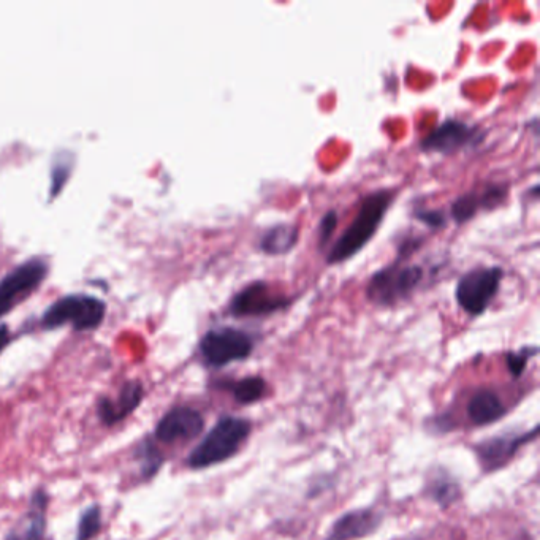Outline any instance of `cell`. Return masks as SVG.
<instances>
[{
	"label": "cell",
	"mask_w": 540,
	"mask_h": 540,
	"mask_svg": "<svg viewBox=\"0 0 540 540\" xmlns=\"http://www.w3.org/2000/svg\"><path fill=\"white\" fill-rule=\"evenodd\" d=\"M205 420L200 412L191 407H176L168 412L157 425L156 436L160 441H189L202 433Z\"/></svg>",
	"instance_id": "13"
},
{
	"label": "cell",
	"mask_w": 540,
	"mask_h": 540,
	"mask_svg": "<svg viewBox=\"0 0 540 540\" xmlns=\"http://www.w3.org/2000/svg\"><path fill=\"white\" fill-rule=\"evenodd\" d=\"M485 130L463 119L449 118L434 127L430 134L420 140L423 153H439L444 156L457 154L466 148H476L485 138Z\"/></svg>",
	"instance_id": "7"
},
{
	"label": "cell",
	"mask_w": 540,
	"mask_h": 540,
	"mask_svg": "<svg viewBox=\"0 0 540 540\" xmlns=\"http://www.w3.org/2000/svg\"><path fill=\"white\" fill-rule=\"evenodd\" d=\"M141 396H143V387L137 382H130L124 387L115 403L110 400H103L100 403L99 411L102 419L107 423L119 422L140 404Z\"/></svg>",
	"instance_id": "17"
},
{
	"label": "cell",
	"mask_w": 540,
	"mask_h": 540,
	"mask_svg": "<svg viewBox=\"0 0 540 540\" xmlns=\"http://www.w3.org/2000/svg\"><path fill=\"white\" fill-rule=\"evenodd\" d=\"M251 422L240 417H222L206 434L194 452L189 455V466L192 469H205L214 464L224 463L240 452L244 442L251 434Z\"/></svg>",
	"instance_id": "3"
},
{
	"label": "cell",
	"mask_w": 540,
	"mask_h": 540,
	"mask_svg": "<svg viewBox=\"0 0 540 540\" xmlns=\"http://www.w3.org/2000/svg\"><path fill=\"white\" fill-rule=\"evenodd\" d=\"M468 415L474 425H490L506 415V407L493 390L482 388L469 401Z\"/></svg>",
	"instance_id": "15"
},
{
	"label": "cell",
	"mask_w": 540,
	"mask_h": 540,
	"mask_svg": "<svg viewBox=\"0 0 540 540\" xmlns=\"http://www.w3.org/2000/svg\"><path fill=\"white\" fill-rule=\"evenodd\" d=\"M412 217L434 230L444 229L445 225H447V217H445L444 211L441 210H425V208H422V210L414 211Z\"/></svg>",
	"instance_id": "22"
},
{
	"label": "cell",
	"mask_w": 540,
	"mask_h": 540,
	"mask_svg": "<svg viewBox=\"0 0 540 540\" xmlns=\"http://www.w3.org/2000/svg\"><path fill=\"white\" fill-rule=\"evenodd\" d=\"M100 529V510L99 507H91L84 512L78 528L77 540H89L99 533Z\"/></svg>",
	"instance_id": "20"
},
{
	"label": "cell",
	"mask_w": 540,
	"mask_h": 540,
	"mask_svg": "<svg viewBox=\"0 0 540 540\" xmlns=\"http://www.w3.org/2000/svg\"><path fill=\"white\" fill-rule=\"evenodd\" d=\"M227 388L233 393L238 403L254 404L262 400V396L267 393V382L259 376L244 377Z\"/></svg>",
	"instance_id": "18"
},
{
	"label": "cell",
	"mask_w": 540,
	"mask_h": 540,
	"mask_svg": "<svg viewBox=\"0 0 540 540\" xmlns=\"http://www.w3.org/2000/svg\"><path fill=\"white\" fill-rule=\"evenodd\" d=\"M293 298L276 293L268 282L257 279L230 300L229 312L233 317H265L281 312L292 305Z\"/></svg>",
	"instance_id": "8"
},
{
	"label": "cell",
	"mask_w": 540,
	"mask_h": 540,
	"mask_svg": "<svg viewBox=\"0 0 540 540\" xmlns=\"http://www.w3.org/2000/svg\"><path fill=\"white\" fill-rule=\"evenodd\" d=\"M539 349L537 347H523L520 352H510L507 354V366L512 376L518 377L525 371L529 358L536 357Z\"/></svg>",
	"instance_id": "21"
},
{
	"label": "cell",
	"mask_w": 540,
	"mask_h": 540,
	"mask_svg": "<svg viewBox=\"0 0 540 540\" xmlns=\"http://www.w3.org/2000/svg\"><path fill=\"white\" fill-rule=\"evenodd\" d=\"M103 314L105 303L100 298L86 293H72L54 301L46 309L43 325L54 328L70 322L77 330H89L102 322Z\"/></svg>",
	"instance_id": "6"
},
{
	"label": "cell",
	"mask_w": 540,
	"mask_h": 540,
	"mask_svg": "<svg viewBox=\"0 0 540 540\" xmlns=\"http://www.w3.org/2000/svg\"><path fill=\"white\" fill-rule=\"evenodd\" d=\"M425 281V268L396 259L374 271L366 282L365 295L377 308H395L412 298Z\"/></svg>",
	"instance_id": "2"
},
{
	"label": "cell",
	"mask_w": 540,
	"mask_h": 540,
	"mask_svg": "<svg viewBox=\"0 0 540 540\" xmlns=\"http://www.w3.org/2000/svg\"><path fill=\"white\" fill-rule=\"evenodd\" d=\"M396 195H398L396 189L385 187L360 198L357 214L325 257L327 265L347 262L368 246L369 241L379 232V227L384 222L387 211L392 208Z\"/></svg>",
	"instance_id": "1"
},
{
	"label": "cell",
	"mask_w": 540,
	"mask_h": 540,
	"mask_svg": "<svg viewBox=\"0 0 540 540\" xmlns=\"http://www.w3.org/2000/svg\"><path fill=\"white\" fill-rule=\"evenodd\" d=\"M339 214L336 210L327 211L322 216L319 224V246L324 248L325 244L330 241L331 236L335 233L336 227H338Z\"/></svg>",
	"instance_id": "23"
},
{
	"label": "cell",
	"mask_w": 540,
	"mask_h": 540,
	"mask_svg": "<svg viewBox=\"0 0 540 540\" xmlns=\"http://www.w3.org/2000/svg\"><path fill=\"white\" fill-rule=\"evenodd\" d=\"M8 339H10V333H8L7 325H0V350L7 346Z\"/></svg>",
	"instance_id": "24"
},
{
	"label": "cell",
	"mask_w": 540,
	"mask_h": 540,
	"mask_svg": "<svg viewBox=\"0 0 540 540\" xmlns=\"http://www.w3.org/2000/svg\"><path fill=\"white\" fill-rule=\"evenodd\" d=\"M255 341L251 333L235 327L213 328L200 341V354L206 365L222 368L251 357Z\"/></svg>",
	"instance_id": "5"
},
{
	"label": "cell",
	"mask_w": 540,
	"mask_h": 540,
	"mask_svg": "<svg viewBox=\"0 0 540 540\" xmlns=\"http://www.w3.org/2000/svg\"><path fill=\"white\" fill-rule=\"evenodd\" d=\"M46 496L42 491L32 499V509L20 525L8 534L7 540H42L45 533Z\"/></svg>",
	"instance_id": "16"
},
{
	"label": "cell",
	"mask_w": 540,
	"mask_h": 540,
	"mask_svg": "<svg viewBox=\"0 0 540 540\" xmlns=\"http://www.w3.org/2000/svg\"><path fill=\"white\" fill-rule=\"evenodd\" d=\"M300 241V227L295 224H274L263 230L257 238V248L265 255H286Z\"/></svg>",
	"instance_id": "14"
},
{
	"label": "cell",
	"mask_w": 540,
	"mask_h": 540,
	"mask_svg": "<svg viewBox=\"0 0 540 540\" xmlns=\"http://www.w3.org/2000/svg\"><path fill=\"white\" fill-rule=\"evenodd\" d=\"M509 183H487L464 192L450 205V217L457 225L466 224L483 211H495L501 208L509 198Z\"/></svg>",
	"instance_id": "9"
},
{
	"label": "cell",
	"mask_w": 540,
	"mask_h": 540,
	"mask_svg": "<svg viewBox=\"0 0 540 540\" xmlns=\"http://www.w3.org/2000/svg\"><path fill=\"white\" fill-rule=\"evenodd\" d=\"M384 515L374 509H355L331 525L325 540H360L373 536L381 528Z\"/></svg>",
	"instance_id": "12"
},
{
	"label": "cell",
	"mask_w": 540,
	"mask_h": 540,
	"mask_svg": "<svg viewBox=\"0 0 540 540\" xmlns=\"http://www.w3.org/2000/svg\"><path fill=\"white\" fill-rule=\"evenodd\" d=\"M48 265L42 259H31L13 268L0 279V316L12 308L21 295L34 289L45 278Z\"/></svg>",
	"instance_id": "10"
},
{
	"label": "cell",
	"mask_w": 540,
	"mask_h": 540,
	"mask_svg": "<svg viewBox=\"0 0 540 540\" xmlns=\"http://www.w3.org/2000/svg\"><path fill=\"white\" fill-rule=\"evenodd\" d=\"M460 493V485L447 476L436 477L430 485L431 498L442 507L450 506L455 499H458Z\"/></svg>",
	"instance_id": "19"
},
{
	"label": "cell",
	"mask_w": 540,
	"mask_h": 540,
	"mask_svg": "<svg viewBox=\"0 0 540 540\" xmlns=\"http://www.w3.org/2000/svg\"><path fill=\"white\" fill-rule=\"evenodd\" d=\"M537 433H539V426H534L529 433L495 436V438L485 439V441L474 445V450H476V455L485 471H498L515 457V453L523 445L534 441L537 438Z\"/></svg>",
	"instance_id": "11"
},
{
	"label": "cell",
	"mask_w": 540,
	"mask_h": 540,
	"mask_svg": "<svg viewBox=\"0 0 540 540\" xmlns=\"http://www.w3.org/2000/svg\"><path fill=\"white\" fill-rule=\"evenodd\" d=\"M504 279V268L499 265L474 267L458 279L455 298L458 306L471 317L482 316L498 295Z\"/></svg>",
	"instance_id": "4"
}]
</instances>
